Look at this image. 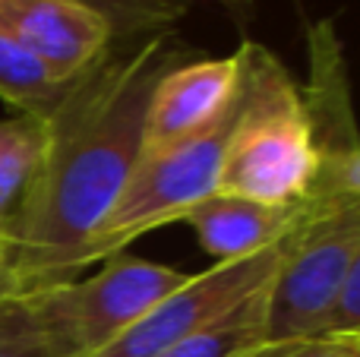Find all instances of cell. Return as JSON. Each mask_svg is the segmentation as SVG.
<instances>
[{"label": "cell", "instance_id": "ba28073f", "mask_svg": "<svg viewBox=\"0 0 360 357\" xmlns=\"http://www.w3.org/2000/svg\"><path fill=\"white\" fill-rule=\"evenodd\" d=\"M307 48H310V86L304 89V101L319 152V177L313 187V200H319L338 193V174L360 152V130L351 105L345 48L332 19L313 22L307 29Z\"/></svg>", "mask_w": 360, "mask_h": 357}, {"label": "cell", "instance_id": "30bf717a", "mask_svg": "<svg viewBox=\"0 0 360 357\" xmlns=\"http://www.w3.org/2000/svg\"><path fill=\"white\" fill-rule=\"evenodd\" d=\"M310 202L269 206V202H256L247 196L212 193L209 200L196 202L180 221L193 228L212 263H237V259H250L281 244L304 221Z\"/></svg>", "mask_w": 360, "mask_h": 357}, {"label": "cell", "instance_id": "d6986e66", "mask_svg": "<svg viewBox=\"0 0 360 357\" xmlns=\"http://www.w3.org/2000/svg\"><path fill=\"white\" fill-rule=\"evenodd\" d=\"M16 294H22V291H19L16 275H13L10 263H6L4 250H0V301H10V297H16Z\"/></svg>", "mask_w": 360, "mask_h": 357}, {"label": "cell", "instance_id": "5b68a950", "mask_svg": "<svg viewBox=\"0 0 360 357\" xmlns=\"http://www.w3.org/2000/svg\"><path fill=\"white\" fill-rule=\"evenodd\" d=\"M190 282V272L117 253L92 278L25 291L67 357H89Z\"/></svg>", "mask_w": 360, "mask_h": 357}, {"label": "cell", "instance_id": "4fadbf2b", "mask_svg": "<svg viewBox=\"0 0 360 357\" xmlns=\"http://www.w3.org/2000/svg\"><path fill=\"white\" fill-rule=\"evenodd\" d=\"M67 89L70 82H60L38 57L0 32V98L6 105L29 117H48Z\"/></svg>", "mask_w": 360, "mask_h": 357}, {"label": "cell", "instance_id": "e0dca14e", "mask_svg": "<svg viewBox=\"0 0 360 357\" xmlns=\"http://www.w3.org/2000/svg\"><path fill=\"white\" fill-rule=\"evenodd\" d=\"M326 335H360V247H357L348 285H345L342 301H338L335 316H332L329 332Z\"/></svg>", "mask_w": 360, "mask_h": 357}, {"label": "cell", "instance_id": "ac0fdd59", "mask_svg": "<svg viewBox=\"0 0 360 357\" xmlns=\"http://www.w3.org/2000/svg\"><path fill=\"white\" fill-rule=\"evenodd\" d=\"M338 193H357L360 196V152L345 164V171L338 174V183H335Z\"/></svg>", "mask_w": 360, "mask_h": 357}, {"label": "cell", "instance_id": "ffe728a7", "mask_svg": "<svg viewBox=\"0 0 360 357\" xmlns=\"http://www.w3.org/2000/svg\"><path fill=\"white\" fill-rule=\"evenodd\" d=\"M212 4L224 6V10H228L234 19H240V22H247L256 10V0H212ZM294 4H300V0H294Z\"/></svg>", "mask_w": 360, "mask_h": 357}, {"label": "cell", "instance_id": "8fae6325", "mask_svg": "<svg viewBox=\"0 0 360 357\" xmlns=\"http://www.w3.org/2000/svg\"><path fill=\"white\" fill-rule=\"evenodd\" d=\"M266 288L237 301L158 357H253L256 348L266 345Z\"/></svg>", "mask_w": 360, "mask_h": 357}, {"label": "cell", "instance_id": "7c38bea8", "mask_svg": "<svg viewBox=\"0 0 360 357\" xmlns=\"http://www.w3.org/2000/svg\"><path fill=\"white\" fill-rule=\"evenodd\" d=\"M44 149V117L16 114L0 120V238L29 190ZM4 250V247H0Z\"/></svg>", "mask_w": 360, "mask_h": 357}, {"label": "cell", "instance_id": "5bb4252c", "mask_svg": "<svg viewBox=\"0 0 360 357\" xmlns=\"http://www.w3.org/2000/svg\"><path fill=\"white\" fill-rule=\"evenodd\" d=\"M82 4L95 6L111 22L120 44L171 32L190 13L193 0H82Z\"/></svg>", "mask_w": 360, "mask_h": 357}, {"label": "cell", "instance_id": "7a4b0ae2", "mask_svg": "<svg viewBox=\"0 0 360 357\" xmlns=\"http://www.w3.org/2000/svg\"><path fill=\"white\" fill-rule=\"evenodd\" d=\"M240 51L243 101L218 177V193L247 196L269 206L310 202L319 177V152L304 89L269 48L240 41Z\"/></svg>", "mask_w": 360, "mask_h": 357}, {"label": "cell", "instance_id": "277c9868", "mask_svg": "<svg viewBox=\"0 0 360 357\" xmlns=\"http://www.w3.org/2000/svg\"><path fill=\"white\" fill-rule=\"evenodd\" d=\"M240 101L243 86H237L231 105L209 126L168 149L139 158L124 196L108 212L95 238L89 240L82 253V269L124 253L143 234L180 221L196 202L218 193V177H221V164L228 155L231 133L240 117Z\"/></svg>", "mask_w": 360, "mask_h": 357}, {"label": "cell", "instance_id": "2e32d148", "mask_svg": "<svg viewBox=\"0 0 360 357\" xmlns=\"http://www.w3.org/2000/svg\"><path fill=\"white\" fill-rule=\"evenodd\" d=\"M253 357H360V335H307V339L266 342Z\"/></svg>", "mask_w": 360, "mask_h": 357}, {"label": "cell", "instance_id": "52a82bcc", "mask_svg": "<svg viewBox=\"0 0 360 357\" xmlns=\"http://www.w3.org/2000/svg\"><path fill=\"white\" fill-rule=\"evenodd\" d=\"M0 32L73 82L117 44L111 22L82 0H0Z\"/></svg>", "mask_w": 360, "mask_h": 357}, {"label": "cell", "instance_id": "6da1fadb", "mask_svg": "<svg viewBox=\"0 0 360 357\" xmlns=\"http://www.w3.org/2000/svg\"><path fill=\"white\" fill-rule=\"evenodd\" d=\"M190 57L171 32L139 38L127 51L114 44L44 117L41 162L0 238L22 294L79 278L89 240L143 158L152 89Z\"/></svg>", "mask_w": 360, "mask_h": 357}, {"label": "cell", "instance_id": "9a60e30c", "mask_svg": "<svg viewBox=\"0 0 360 357\" xmlns=\"http://www.w3.org/2000/svg\"><path fill=\"white\" fill-rule=\"evenodd\" d=\"M0 357H67L32 307L29 294L0 301Z\"/></svg>", "mask_w": 360, "mask_h": 357}, {"label": "cell", "instance_id": "3957f363", "mask_svg": "<svg viewBox=\"0 0 360 357\" xmlns=\"http://www.w3.org/2000/svg\"><path fill=\"white\" fill-rule=\"evenodd\" d=\"M360 247V196L332 193L310 202L288 234L266 288V342L326 335Z\"/></svg>", "mask_w": 360, "mask_h": 357}, {"label": "cell", "instance_id": "9c48e42d", "mask_svg": "<svg viewBox=\"0 0 360 357\" xmlns=\"http://www.w3.org/2000/svg\"><path fill=\"white\" fill-rule=\"evenodd\" d=\"M243 51L228 57H190L162 76L152 89L143 126V155L180 143L209 126L231 105L240 86Z\"/></svg>", "mask_w": 360, "mask_h": 357}, {"label": "cell", "instance_id": "8992f818", "mask_svg": "<svg viewBox=\"0 0 360 357\" xmlns=\"http://www.w3.org/2000/svg\"><path fill=\"white\" fill-rule=\"evenodd\" d=\"M288 240V238H285ZM285 240L269 250L256 253L250 259L237 263H212L205 272H193L190 282L168 294L162 304L143 313L127 332H120L114 342L98 348L89 357H158L186 335H193L199 326L212 323L231 310L237 301L256 294L272 282L281 259Z\"/></svg>", "mask_w": 360, "mask_h": 357}]
</instances>
